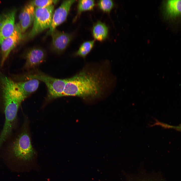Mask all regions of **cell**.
Returning a JSON list of instances; mask_svg holds the SVG:
<instances>
[{
    "mask_svg": "<svg viewBox=\"0 0 181 181\" xmlns=\"http://www.w3.org/2000/svg\"><path fill=\"white\" fill-rule=\"evenodd\" d=\"M101 70L84 69L67 78L63 97H96L102 95L106 80Z\"/></svg>",
    "mask_w": 181,
    "mask_h": 181,
    "instance_id": "1",
    "label": "cell"
},
{
    "mask_svg": "<svg viewBox=\"0 0 181 181\" xmlns=\"http://www.w3.org/2000/svg\"><path fill=\"white\" fill-rule=\"evenodd\" d=\"M12 150L14 155L18 159L26 162L32 160L35 152L26 129H24L15 140Z\"/></svg>",
    "mask_w": 181,
    "mask_h": 181,
    "instance_id": "2",
    "label": "cell"
},
{
    "mask_svg": "<svg viewBox=\"0 0 181 181\" xmlns=\"http://www.w3.org/2000/svg\"><path fill=\"white\" fill-rule=\"evenodd\" d=\"M54 7L52 5L44 8L36 7L35 9L32 28L28 34L32 38L43 30L50 28L52 23Z\"/></svg>",
    "mask_w": 181,
    "mask_h": 181,
    "instance_id": "3",
    "label": "cell"
},
{
    "mask_svg": "<svg viewBox=\"0 0 181 181\" xmlns=\"http://www.w3.org/2000/svg\"><path fill=\"white\" fill-rule=\"evenodd\" d=\"M27 77L30 79H36L44 83L48 89V99L63 97L67 79H57L41 73L30 75Z\"/></svg>",
    "mask_w": 181,
    "mask_h": 181,
    "instance_id": "4",
    "label": "cell"
},
{
    "mask_svg": "<svg viewBox=\"0 0 181 181\" xmlns=\"http://www.w3.org/2000/svg\"><path fill=\"white\" fill-rule=\"evenodd\" d=\"M23 37L16 24L12 33L4 40L1 44V67L3 66L11 51L19 43Z\"/></svg>",
    "mask_w": 181,
    "mask_h": 181,
    "instance_id": "5",
    "label": "cell"
},
{
    "mask_svg": "<svg viewBox=\"0 0 181 181\" xmlns=\"http://www.w3.org/2000/svg\"><path fill=\"white\" fill-rule=\"evenodd\" d=\"M162 13L165 20L171 22L181 21V0H166L162 5Z\"/></svg>",
    "mask_w": 181,
    "mask_h": 181,
    "instance_id": "6",
    "label": "cell"
},
{
    "mask_svg": "<svg viewBox=\"0 0 181 181\" xmlns=\"http://www.w3.org/2000/svg\"><path fill=\"white\" fill-rule=\"evenodd\" d=\"M16 11L13 9L0 15V46L3 40L14 31Z\"/></svg>",
    "mask_w": 181,
    "mask_h": 181,
    "instance_id": "7",
    "label": "cell"
},
{
    "mask_svg": "<svg viewBox=\"0 0 181 181\" xmlns=\"http://www.w3.org/2000/svg\"><path fill=\"white\" fill-rule=\"evenodd\" d=\"M75 0H65L54 12L52 23L47 34H51L58 25L66 19L71 7Z\"/></svg>",
    "mask_w": 181,
    "mask_h": 181,
    "instance_id": "8",
    "label": "cell"
},
{
    "mask_svg": "<svg viewBox=\"0 0 181 181\" xmlns=\"http://www.w3.org/2000/svg\"><path fill=\"white\" fill-rule=\"evenodd\" d=\"M34 11V6L30 3L25 6L19 15V22L17 24L23 36V33L33 22Z\"/></svg>",
    "mask_w": 181,
    "mask_h": 181,
    "instance_id": "9",
    "label": "cell"
},
{
    "mask_svg": "<svg viewBox=\"0 0 181 181\" xmlns=\"http://www.w3.org/2000/svg\"><path fill=\"white\" fill-rule=\"evenodd\" d=\"M52 39L53 47L59 52L64 51L68 46L72 38L70 34L55 29L50 34Z\"/></svg>",
    "mask_w": 181,
    "mask_h": 181,
    "instance_id": "10",
    "label": "cell"
},
{
    "mask_svg": "<svg viewBox=\"0 0 181 181\" xmlns=\"http://www.w3.org/2000/svg\"><path fill=\"white\" fill-rule=\"evenodd\" d=\"M45 56L44 51L39 48H34L28 50L25 56L24 67L27 69L34 68L42 62Z\"/></svg>",
    "mask_w": 181,
    "mask_h": 181,
    "instance_id": "11",
    "label": "cell"
},
{
    "mask_svg": "<svg viewBox=\"0 0 181 181\" xmlns=\"http://www.w3.org/2000/svg\"><path fill=\"white\" fill-rule=\"evenodd\" d=\"M16 83L19 90L26 99L37 90L39 81L37 79L32 78L26 81L16 82Z\"/></svg>",
    "mask_w": 181,
    "mask_h": 181,
    "instance_id": "12",
    "label": "cell"
},
{
    "mask_svg": "<svg viewBox=\"0 0 181 181\" xmlns=\"http://www.w3.org/2000/svg\"><path fill=\"white\" fill-rule=\"evenodd\" d=\"M126 181H166L161 173H138L128 176Z\"/></svg>",
    "mask_w": 181,
    "mask_h": 181,
    "instance_id": "13",
    "label": "cell"
},
{
    "mask_svg": "<svg viewBox=\"0 0 181 181\" xmlns=\"http://www.w3.org/2000/svg\"><path fill=\"white\" fill-rule=\"evenodd\" d=\"M108 28L104 23L98 21L94 25L92 29L93 36L94 38L98 41H102L107 37Z\"/></svg>",
    "mask_w": 181,
    "mask_h": 181,
    "instance_id": "14",
    "label": "cell"
},
{
    "mask_svg": "<svg viewBox=\"0 0 181 181\" xmlns=\"http://www.w3.org/2000/svg\"><path fill=\"white\" fill-rule=\"evenodd\" d=\"M94 43V40L84 42L81 45L75 53V55L85 58L93 48Z\"/></svg>",
    "mask_w": 181,
    "mask_h": 181,
    "instance_id": "15",
    "label": "cell"
},
{
    "mask_svg": "<svg viewBox=\"0 0 181 181\" xmlns=\"http://www.w3.org/2000/svg\"><path fill=\"white\" fill-rule=\"evenodd\" d=\"M95 5V2L93 0H80L78 1L77 13L74 18L75 20L78 16L84 11L92 10Z\"/></svg>",
    "mask_w": 181,
    "mask_h": 181,
    "instance_id": "16",
    "label": "cell"
},
{
    "mask_svg": "<svg viewBox=\"0 0 181 181\" xmlns=\"http://www.w3.org/2000/svg\"><path fill=\"white\" fill-rule=\"evenodd\" d=\"M98 5L101 10L104 12L109 13L112 8L114 4L111 0H101L98 1Z\"/></svg>",
    "mask_w": 181,
    "mask_h": 181,
    "instance_id": "17",
    "label": "cell"
},
{
    "mask_svg": "<svg viewBox=\"0 0 181 181\" xmlns=\"http://www.w3.org/2000/svg\"><path fill=\"white\" fill-rule=\"evenodd\" d=\"M58 0H36L32 1L30 3L34 6L38 8H44L52 5L53 4H56Z\"/></svg>",
    "mask_w": 181,
    "mask_h": 181,
    "instance_id": "18",
    "label": "cell"
},
{
    "mask_svg": "<svg viewBox=\"0 0 181 181\" xmlns=\"http://www.w3.org/2000/svg\"><path fill=\"white\" fill-rule=\"evenodd\" d=\"M157 125L165 128L173 129L181 132V124L177 126L170 125L159 121L158 122Z\"/></svg>",
    "mask_w": 181,
    "mask_h": 181,
    "instance_id": "19",
    "label": "cell"
}]
</instances>
